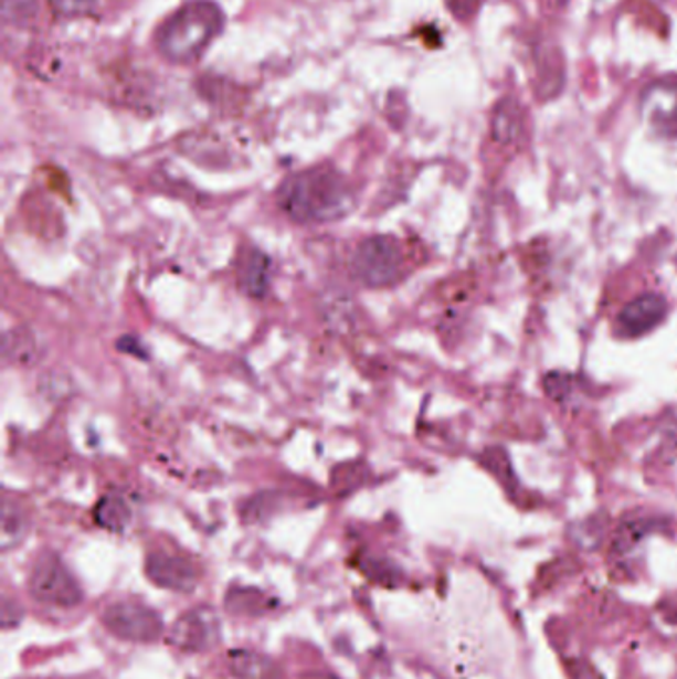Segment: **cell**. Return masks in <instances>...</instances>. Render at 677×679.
<instances>
[{
	"mask_svg": "<svg viewBox=\"0 0 677 679\" xmlns=\"http://www.w3.org/2000/svg\"><path fill=\"white\" fill-rule=\"evenodd\" d=\"M276 201L300 225H322L346 218L353 209L350 183L332 168H313L283 181Z\"/></svg>",
	"mask_w": 677,
	"mask_h": 679,
	"instance_id": "6da1fadb",
	"label": "cell"
},
{
	"mask_svg": "<svg viewBox=\"0 0 677 679\" xmlns=\"http://www.w3.org/2000/svg\"><path fill=\"white\" fill-rule=\"evenodd\" d=\"M225 14L213 0H189L159 24L158 49L177 64H191L223 32Z\"/></svg>",
	"mask_w": 677,
	"mask_h": 679,
	"instance_id": "7a4b0ae2",
	"label": "cell"
},
{
	"mask_svg": "<svg viewBox=\"0 0 677 679\" xmlns=\"http://www.w3.org/2000/svg\"><path fill=\"white\" fill-rule=\"evenodd\" d=\"M350 273L366 288H385L403 273L402 245L390 235L370 236L356 246Z\"/></svg>",
	"mask_w": 677,
	"mask_h": 679,
	"instance_id": "3957f363",
	"label": "cell"
},
{
	"mask_svg": "<svg viewBox=\"0 0 677 679\" xmlns=\"http://www.w3.org/2000/svg\"><path fill=\"white\" fill-rule=\"evenodd\" d=\"M30 594L36 601L60 606V608L78 606L84 598L78 582L66 569V564L60 561L56 554H50V552L42 554L39 562L34 564V571L30 576Z\"/></svg>",
	"mask_w": 677,
	"mask_h": 679,
	"instance_id": "277c9868",
	"label": "cell"
},
{
	"mask_svg": "<svg viewBox=\"0 0 677 679\" xmlns=\"http://www.w3.org/2000/svg\"><path fill=\"white\" fill-rule=\"evenodd\" d=\"M102 622L121 640L156 641L163 634V620L158 612L139 602L109 604L102 616Z\"/></svg>",
	"mask_w": 677,
	"mask_h": 679,
	"instance_id": "5b68a950",
	"label": "cell"
},
{
	"mask_svg": "<svg viewBox=\"0 0 677 679\" xmlns=\"http://www.w3.org/2000/svg\"><path fill=\"white\" fill-rule=\"evenodd\" d=\"M221 632L219 614L209 606H199L173 624L169 641L179 650L205 651L221 641Z\"/></svg>",
	"mask_w": 677,
	"mask_h": 679,
	"instance_id": "8992f818",
	"label": "cell"
},
{
	"mask_svg": "<svg viewBox=\"0 0 677 679\" xmlns=\"http://www.w3.org/2000/svg\"><path fill=\"white\" fill-rule=\"evenodd\" d=\"M668 315V303L662 295L636 296L622 308L618 316V332L626 338H639L658 328Z\"/></svg>",
	"mask_w": 677,
	"mask_h": 679,
	"instance_id": "52a82bcc",
	"label": "cell"
},
{
	"mask_svg": "<svg viewBox=\"0 0 677 679\" xmlns=\"http://www.w3.org/2000/svg\"><path fill=\"white\" fill-rule=\"evenodd\" d=\"M146 572L149 581L168 591L191 592L199 582V571L193 562L168 552L149 554Z\"/></svg>",
	"mask_w": 677,
	"mask_h": 679,
	"instance_id": "ba28073f",
	"label": "cell"
},
{
	"mask_svg": "<svg viewBox=\"0 0 677 679\" xmlns=\"http://www.w3.org/2000/svg\"><path fill=\"white\" fill-rule=\"evenodd\" d=\"M644 112L658 134L677 138V86L656 84L648 89Z\"/></svg>",
	"mask_w": 677,
	"mask_h": 679,
	"instance_id": "9c48e42d",
	"label": "cell"
},
{
	"mask_svg": "<svg viewBox=\"0 0 677 679\" xmlns=\"http://www.w3.org/2000/svg\"><path fill=\"white\" fill-rule=\"evenodd\" d=\"M271 256L261 248H246L239 261V288L251 298H265L271 286Z\"/></svg>",
	"mask_w": 677,
	"mask_h": 679,
	"instance_id": "30bf717a",
	"label": "cell"
},
{
	"mask_svg": "<svg viewBox=\"0 0 677 679\" xmlns=\"http://www.w3.org/2000/svg\"><path fill=\"white\" fill-rule=\"evenodd\" d=\"M229 668L239 679H281L283 673L265 654L253 650H233L229 654Z\"/></svg>",
	"mask_w": 677,
	"mask_h": 679,
	"instance_id": "8fae6325",
	"label": "cell"
},
{
	"mask_svg": "<svg viewBox=\"0 0 677 679\" xmlns=\"http://www.w3.org/2000/svg\"><path fill=\"white\" fill-rule=\"evenodd\" d=\"M2 354L10 364H36L40 358L39 340L29 328H12L4 335Z\"/></svg>",
	"mask_w": 677,
	"mask_h": 679,
	"instance_id": "7c38bea8",
	"label": "cell"
},
{
	"mask_svg": "<svg viewBox=\"0 0 677 679\" xmlns=\"http://www.w3.org/2000/svg\"><path fill=\"white\" fill-rule=\"evenodd\" d=\"M493 138L499 144H512L522 131V109L512 98H505L493 112Z\"/></svg>",
	"mask_w": 677,
	"mask_h": 679,
	"instance_id": "4fadbf2b",
	"label": "cell"
},
{
	"mask_svg": "<svg viewBox=\"0 0 677 679\" xmlns=\"http://www.w3.org/2000/svg\"><path fill=\"white\" fill-rule=\"evenodd\" d=\"M129 519H131V511H129L128 502L118 495H106L94 509V521L108 531H124L129 524Z\"/></svg>",
	"mask_w": 677,
	"mask_h": 679,
	"instance_id": "5bb4252c",
	"label": "cell"
},
{
	"mask_svg": "<svg viewBox=\"0 0 677 679\" xmlns=\"http://www.w3.org/2000/svg\"><path fill=\"white\" fill-rule=\"evenodd\" d=\"M29 529V522L24 512L20 509L17 502L4 499L2 505V524H0V541H2V551H9L12 547H17Z\"/></svg>",
	"mask_w": 677,
	"mask_h": 679,
	"instance_id": "9a60e30c",
	"label": "cell"
},
{
	"mask_svg": "<svg viewBox=\"0 0 677 679\" xmlns=\"http://www.w3.org/2000/svg\"><path fill=\"white\" fill-rule=\"evenodd\" d=\"M245 606H248L246 614H258L266 608V601H261V592L245 591V588H236L229 594L226 598V608L231 612H241L245 614Z\"/></svg>",
	"mask_w": 677,
	"mask_h": 679,
	"instance_id": "2e32d148",
	"label": "cell"
},
{
	"mask_svg": "<svg viewBox=\"0 0 677 679\" xmlns=\"http://www.w3.org/2000/svg\"><path fill=\"white\" fill-rule=\"evenodd\" d=\"M572 390H574L572 375L564 374V372H550V374L544 375V392L550 400L564 402V400H569Z\"/></svg>",
	"mask_w": 677,
	"mask_h": 679,
	"instance_id": "e0dca14e",
	"label": "cell"
},
{
	"mask_svg": "<svg viewBox=\"0 0 677 679\" xmlns=\"http://www.w3.org/2000/svg\"><path fill=\"white\" fill-rule=\"evenodd\" d=\"M96 2L98 0H52V7L64 17H78L94 9Z\"/></svg>",
	"mask_w": 677,
	"mask_h": 679,
	"instance_id": "ac0fdd59",
	"label": "cell"
},
{
	"mask_svg": "<svg viewBox=\"0 0 677 679\" xmlns=\"http://www.w3.org/2000/svg\"><path fill=\"white\" fill-rule=\"evenodd\" d=\"M305 679H332V678H328V676H322V673H310V676H306Z\"/></svg>",
	"mask_w": 677,
	"mask_h": 679,
	"instance_id": "d6986e66",
	"label": "cell"
}]
</instances>
